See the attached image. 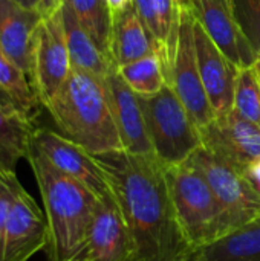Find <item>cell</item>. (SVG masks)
<instances>
[{
  "instance_id": "1",
  "label": "cell",
  "mask_w": 260,
  "mask_h": 261,
  "mask_svg": "<svg viewBox=\"0 0 260 261\" xmlns=\"http://www.w3.org/2000/svg\"><path fill=\"white\" fill-rule=\"evenodd\" d=\"M127 222L133 261H185L193 252L179 226L167 167L155 154L113 151L97 156Z\"/></svg>"
},
{
  "instance_id": "2",
  "label": "cell",
  "mask_w": 260,
  "mask_h": 261,
  "mask_svg": "<svg viewBox=\"0 0 260 261\" xmlns=\"http://www.w3.org/2000/svg\"><path fill=\"white\" fill-rule=\"evenodd\" d=\"M34 173L48 223V261L80 258L98 197L78 180L57 170L32 144L26 158Z\"/></svg>"
},
{
  "instance_id": "3",
  "label": "cell",
  "mask_w": 260,
  "mask_h": 261,
  "mask_svg": "<svg viewBox=\"0 0 260 261\" xmlns=\"http://www.w3.org/2000/svg\"><path fill=\"white\" fill-rule=\"evenodd\" d=\"M44 109L57 132L90 154L124 150L113 119L106 78L72 67Z\"/></svg>"
},
{
  "instance_id": "4",
  "label": "cell",
  "mask_w": 260,
  "mask_h": 261,
  "mask_svg": "<svg viewBox=\"0 0 260 261\" xmlns=\"http://www.w3.org/2000/svg\"><path fill=\"white\" fill-rule=\"evenodd\" d=\"M167 182L182 234L199 251L227 234L219 202L204 174L188 161L167 167Z\"/></svg>"
},
{
  "instance_id": "5",
  "label": "cell",
  "mask_w": 260,
  "mask_h": 261,
  "mask_svg": "<svg viewBox=\"0 0 260 261\" xmlns=\"http://www.w3.org/2000/svg\"><path fill=\"white\" fill-rule=\"evenodd\" d=\"M138 101L153 154L166 167L185 162L202 147L199 127L169 84L153 95H138Z\"/></svg>"
},
{
  "instance_id": "6",
  "label": "cell",
  "mask_w": 260,
  "mask_h": 261,
  "mask_svg": "<svg viewBox=\"0 0 260 261\" xmlns=\"http://www.w3.org/2000/svg\"><path fill=\"white\" fill-rule=\"evenodd\" d=\"M207 179L224 214L227 234L260 217V196L244 171L199 147L188 159Z\"/></svg>"
},
{
  "instance_id": "7",
  "label": "cell",
  "mask_w": 260,
  "mask_h": 261,
  "mask_svg": "<svg viewBox=\"0 0 260 261\" xmlns=\"http://www.w3.org/2000/svg\"><path fill=\"white\" fill-rule=\"evenodd\" d=\"M193 26L195 15L192 9H181L179 31L169 67L167 84L173 89L179 101L184 104L195 124L202 128L216 115L208 101L199 73Z\"/></svg>"
},
{
  "instance_id": "8",
  "label": "cell",
  "mask_w": 260,
  "mask_h": 261,
  "mask_svg": "<svg viewBox=\"0 0 260 261\" xmlns=\"http://www.w3.org/2000/svg\"><path fill=\"white\" fill-rule=\"evenodd\" d=\"M70 69L60 3L54 11L43 14L34 37L31 84L43 107L66 81Z\"/></svg>"
},
{
  "instance_id": "9",
  "label": "cell",
  "mask_w": 260,
  "mask_h": 261,
  "mask_svg": "<svg viewBox=\"0 0 260 261\" xmlns=\"http://www.w3.org/2000/svg\"><path fill=\"white\" fill-rule=\"evenodd\" d=\"M32 145L61 173L87 187L98 199L113 194L110 180L95 154L58 132L35 127Z\"/></svg>"
},
{
  "instance_id": "10",
  "label": "cell",
  "mask_w": 260,
  "mask_h": 261,
  "mask_svg": "<svg viewBox=\"0 0 260 261\" xmlns=\"http://www.w3.org/2000/svg\"><path fill=\"white\" fill-rule=\"evenodd\" d=\"M46 245L48 223L44 211L17 180L5 225L2 261H29L46 249Z\"/></svg>"
},
{
  "instance_id": "11",
  "label": "cell",
  "mask_w": 260,
  "mask_h": 261,
  "mask_svg": "<svg viewBox=\"0 0 260 261\" xmlns=\"http://www.w3.org/2000/svg\"><path fill=\"white\" fill-rule=\"evenodd\" d=\"M199 132L205 150L244 173L260 158V125L248 121L234 109L216 115Z\"/></svg>"
},
{
  "instance_id": "12",
  "label": "cell",
  "mask_w": 260,
  "mask_h": 261,
  "mask_svg": "<svg viewBox=\"0 0 260 261\" xmlns=\"http://www.w3.org/2000/svg\"><path fill=\"white\" fill-rule=\"evenodd\" d=\"M86 261H133L132 236L115 194L98 200L80 257Z\"/></svg>"
},
{
  "instance_id": "13",
  "label": "cell",
  "mask_w": 260,
  "mask_h": 261,
  "mask_svg": "<svg viewBox=\"0 0 260 261\" xmlns=\"http://www.w3.org/2000/svg\"><path fill=\"white\" fill-rule=\"evenodd\" d=\"M190 9L213 43L238 67H251L256 50L239 28L227 0H190Z\"/></svg>"
},
{
  "instance_id": "14",
  "label": "cell",
  "mask_w": 260,
  "mask_h": 261,
  "mask_svg": "<svg viewBox=\"0 0 260 261\" xmlns=\"http://www.w3.org/2000/svg\"><path fill=\"white\" fill-rule=\"evenodd\" d=\"M193 32L199 73L208 101L215 110V115L227 113L233 109L234 84L239 69L213 43V40L201 28L196 18Z\"/></svg>"
},
{
  "instance_id": "15",
  "label": "cell",
  "mask_w": 260,
  "mask_h": 261,
  "mask_svg": "<svg viewBox=\"0 0 260 261\" xmlns=\"http://www.w3.org/2000/svg\"><path fill=\"white\" fill-rule=\"evenodd\" d=\"M43 12L17 0H0V44L31 81L35 31Z\"/></svg>"
},
{
  "instance_id": "16",
  "label": "cell",
  "mask_w": 260,
  "mask_h": 261,
  "mask_svg": "<svg viewBox=\"0 0 260 261\" xmlns=\"http://www.w3.org/2000/svg\"><path fill=\"white\" fill-rule=\"evenodd\" d=\"M106 84L124 151L133 154H153L138 95L126 84L116 70L106 76Z\"/></svg>"
},
{
  "instance_id": "17",
  "label": "cell",
  "mask_w": 260,
  "mask_h": 261,
  "mask_svg": "<svg viewBox=\"0 0 260 261\" xmlns=\"http://www.w3.org/2000/svg\"><path fill=\"white\" fill-rule=\"evenodd\" d=\"M158 54L156 41L138 17L133 5L112 14L109 55L116 67Z\"/></svg>"
},
{
  "instance_id": "18",
  "label": "cell",
  "mask_w": 260,
  "mask_h": 261,
  "mask_svg": "<svg viewBox=\"0 0 260 261\" xmlns=\"http://www.w3.org/2000/svg\"><path fill=\"white\" fill-rule=\"evenodd\" d=\"M61 15L72 67L95 73L103 78L116 70L112 58L104 50H101L89 32L80 24L67 0H61Z\"/></svg>"
},
{
  "instance_id": "19",
  "label": "cell",
  "mask_w": 260,
  "mask_h": 261,
  "mask_svg": "<svg viewBox=\"0 0 260 261\" xmlns=\"http://www.w3.org/2000/svg\"><path fill=\"white\" fill-rule=\"evenodd\" d=\"M198 252L202 261H260V217Z\"/></svg>"
},
{
  "instance_id": "20",
  "label": "cell",
  "mask_w": 260,
  "mask_h": 261,
  "mask_svg": "<svg viewBox=\"0 0 260 261\" xmlns=\"http://www.w3.org/2000/svg\"><path fill=\"white\" fill-rule=\"evenodd\" d=\"M34 130V121L0 107V168L15 173L17 164L29 154Z\"/></svg>"
},
{
  "instance_id": "21",
  "label": "cell",
  "mask_w": 260,
  "mask_h": 261,
  "mask_svg": "<svg viewBox=\"0 0 260 261\" xmlns=\"http://www.w3.org/2000/svg\"><path fill=\"white\" fill-rule=\"evenodd\" d=\"M118 75L126 84L141 96L159 92L167 84L166 67L158 54H150L136 61L116 67Z\"/></svg>"
},
{
  "instance_id": "22",
  "label": "cell",
  "mask_w": 260,
  "mask_h": 261,
  "mask_svg": "<svg viewBox=\"0 0 260 261\" xmlns=\"http://www.w3.org/2000/svg\"><path fill=\"white\" fill-rule=\"evenodd\" d=\"M0 87L9 93V96L18 104L21 112L32 121L38 115V109L43 107L38 101L34 87L25 72L9 58L0 44Z\"/></svg>"
},
{
  "instance_id": "23",
  "label": "cell",
  "mask_w": 260,
  "mask_h": 261,
  "mask_svg": "<svg viewBox=\"0 0 260 261\" xmlns=\"http://www.w3.org/2000/svg\"><path fill=\"white\" fill-rule=\"evenodd\" d=\"M80 21L95 43L109 55L112 11L106 0H67ZM110 57V55H109Z\"/></svg>"
},
{
  "instance_id": "24",
  "label": "cell",
  "mask_w": 260,
  "mask_h": 261,
  "mask_svg": "<svg viewBox=\"0 0 260 261\" xmlns=\"http://www.w3.org/2000/svg\"><path fill=\"white\" fill-rule=\"evenodd\" d=\"M233 109L248 121L260 125V83L253 67L238 70Z\"/></svg>"
},
{
  "instance_id": "25",
  "label": "cell",
  "mask_w": 260,
  "mask_h": 261,
  "mask_svg": "<svg viewBox=\"0 0 260 261\" xmlns=\"http://www.w3.org/2000/svg\"><path fill=\"white\" fill-rule=\"evenodd\" d=\"M231 11L244 35L260 54V0H231Z\"/></svg>"
},
{
  "instance_id": "26",
  "label": "cell",
  "mask_w": 260,
  "mask_h": 261,
  "mask_svg": "<svg viewBox=\"0 0 260 261\" xmlns=\"http://www.w3.org/2000/svg\"><path fill=\"white\" fill-rule=\"evenodd\" d=\"M18 180L17 173L6 171L0 168V261L3 257V237H5V225L8 219V213L12 202L14 185Z\"/></svg>"
},
{
  "instance_id": "27",
  "label": "cell",
  "mask_w": 260,
  "mask_h": 261,
  "mask_svg": "<svg viewBox=\"0 0 260 261\" xmlns=\"http://www.w3.org/2000/svg\"><path fill=\"white\" fill-rule=\"evenodd\" d=\"M132 5L144 23V26L149 29L152 34L153 40L156 41V46L159 47V26L156 20V12H155V0H132Z\"/></svg>"
},
{
  "instance_id": "28",
  "label": "cell",
  "mask_w": 260,
  "mask_h": 261,
  "mask_svg": "<svg viewBox=\"0 0 260 261\" xmlns=\"http://www.w3.org/2000/svg\"><path fill=\"white\" fill-rule=\"evenodd\" d=\"M0 107L3 109V110H6L8 113H12V115H20V116H25V118H28L23 112H21V109L18 107V104L9 96V93L8 92H5L2 87H0ZM29 119V118H28ZM32 121V119H31Z\"/></svg>"
},
{
  "instance_id": "29",
  "label": "cell",
  "mask_w": 260,
  "mask_h": 261,
  "mask_svg": "<svg viewBox=\"0 0 260 261\" xmlns=\"http://www.w3.org/2000/svg\"><path fill=\"white\" fill-rule=\"evenodd\" d=\"M245 174H247V177L250 179L251 185L254 187V190L257 191V194L260 196V158L248 167Z\"/></svg>"
},
{
  "instance_id": "30",
  "label": "cell",
  "mask_w": 260,
  "mask_h": 261,
  "mask_svg": "<svg viewBox=\"0 0 260 261\" xmlns=\"http://www.w3.org/2000/svg\"><path fill=\"white\" fill-rule=\"evenodd\" d=\"M106 3L110 8L112 14H115V12H120V11L126 9L129 5H132V0H106Z\"/></svg>"
},
{
  "instance_id": "31",
  "label": "cell",
  "mask_w": 260,
  "mask_h": 261,
  "mask_svg": "<svg viewBox=\"0 0 260 261\" xmlns=\"http://www.w3.org/2000/svg\"><path fill=\"white\" fill-rule=\"evenodd\" d=\"M60 3H61V0H41V3H40V11H41L43 14L51 12V11H54L55 8H58Z\"/></svg>"
},
{
  "instance_id": "32",
  "label": "cell",
  "mask_w": 260,
  "mask_h": 261,
  "mask_svg": "<svg viewBox=\"0 0 260 261\" xmlns=\"http://www.w3.org/2000/svg\"><path fill=\"white\" fill-rule=\"evenodd\" d=\"M18 3H21L23 6H28V8H35V9H40V3L41 0H17Z\"/></svg>"
},
{
  "instance_id": "33",
  "label": "cell",
  "mask_w": 260,
  "mask_h": 261,
  "mask_svg": "<svg viewBox=\"0 0 260 261\" xmlns=\"http://www.w3.org/2000/svg\"><path fill=\"white\" fill-rule=\"evenodd\" d=\"M251 67H253V70H254V73H256L257 81L260 83V54L257 55V58H256V61H254V64H253Z\"/></svg>"
},
{
  "instance_id": "34",
  "label": "cell",
  "mask_w": 260,
  "mask_h": 261,
  "mask_svg": "<svg viewBox=\"0 0 260 261\" xmlns=\"http://www.w3.org/2000/svg\"><path fill=\"white\" fill-rule=\"evenodd\" d=\"M181 9H188L190 8V0H176Z\"/></svg>"
},
{
  "instance_id": "35",
  "label": "cell",
  "mask_w": 260,
  "mask_h": 261,
  "mask_svg": "<svg viewBox=\"0 0 260 261\" xmlns=\"http://www.w3.org/2000/svg\"><path fill=\"white\" fill-rule=\"evenodd\" d=\"M185 261H202V258H201V255H199V252L196 251V252H193L188 258Z\"/></svg>"
},
{
  "instance_id": "36",
  "label": "cell",
  "mask_w": 260,
  "mask_h": 261,
  "mask_svg": "<svg viewBox=\"0 0 260 261\" xmlns=\"http://www.w3.org/2000/svg\"><path fill=\"white\" fill-rule=\"evenodd\" d=\"M69 261H86V260H83V258H74V260H69Z\"/></svg>"
},
{
  "instance_id": "37",
  "label": "cell",
  "mask_w": 260,
  "mask_h": 261,
  "mask_svg": "<svg viewBox=\"0 0 260 261\" xmlns=\"http://www.w3.org/2000/svg\"><path fill=\"white\" fill-rule=\"evenodd\" d=\"M228 2V5H230V8H231V0H227Z\"/></svg>"
}]
</instances>
